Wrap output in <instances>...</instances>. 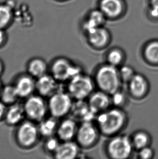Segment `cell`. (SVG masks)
<instances>
[{"label": "cell", "mask_w": 158, "mask_h": 159, "mask_svg": "<svg viewBox=\"0 0 158 159\" xmlns=\"http://www.w3.org/2000/svg\"><path fill=\"white\" fill-rule=\"evenodd\" d=\"M127 122L126 114L119 107L106 110L98 114L96 123L100 133L107 136H114L123 129Z\"/></svg>", "instance_id": "1"}, {"label": "cell", "mask_w": 158, "mask_h": 159, "mask_svg": "<svg viewBox=\"0 0 158 159\" xmlns=\"http://www.w3.org/2000/svg\"><path fill=\"white\" fill-rule=\"evenodd\" d=\"M121 82L119 69L108 63L99 67L95 73V83L100 90L109 95L119 90Z\"/></svg>", "instance_id": "2"}, {"label": "cell", "mask_w": 158, "mask_h": 159, "mask_svg": "<svg viewBox=\"0 0 158 159\" xmlns=\"http://www.w3.org/2000/svg\"><path fill=\"white\" fill-rule=\"evenodd\" d=\"M95 82L88 75L79 74L70 80L69 94L77 101L88 98L93 93Z\"/></svg>", "instance_id": "3"}, {"label": "cell", "mask_w": 158, "mask_h": 159, "mask_svg": "<svg viewBox=\"0 0 158 159\" xmlns=\"http://www.w3.org/2000/svg\"><path fill=\"white\" fill-rule=\"evenodd\" d=\"M132 140L126 135H114L107 145V152L112 159H126L132 153Z\"/></svg>", "instance_id": "4"}, {"label": "cell", "mask_w": 158, "mask_h": 159, "mask_svg": "<svg viewBox=\"0 0 158 159\" xmlns=\"http://www.w3.org/2000/svg\"><path fill=\"white\" fill-rule=\"evenodd\" d=\"M99 130L92 121L82 122L77 128L76 139L77 144L83 148L93 146L98 141Z\"/></svg>", "instance_id": "5"}, {"label": "cell", "mask_w": 158, "mask_h": 159, "mask_svg": "<svg viewBox=\"0 0 158 159\" xmlns=\"http://www.w3.org/2000/svg\"><path fill=\"white\" fill-rule=\"evenodd\" d=\"M71 95L59 92L51 95L49 102L50 111L54 117H60L70 111L73 106Z\"/></svg>", "instance_id": "6"}, {"label": "cell", "mask_w": 158, "mask_h": 159, "mask_svg": "<svg viewBox=\"0 0 158 159\" xmlns=\"http://www.w3.org/2000/svg\"><path fill=\"white\" fill-rule=\"evenodd\" d=\"M52 73L55 79L59 81L71 80L81 73L80 67L72 64L69 60L60 58L56 60L52 66Z\"/></svg>", "instance_id": "7"}, {"label": "cell", "mask_w": 158, "mask_h": 159, "mask_svg": "<svg viewBox=\"0 0 158 159\" xmlns=\"http://www.w3.org/2000/svg\"><path fill=\"white\" fill-rule=\"evenodd\" d=\"M111 95L103 91L92 93L88 97V104L90 109L94 114H99L109 109L112 104Z\"/></svg>", "instance_id": "8"}, {"label": "cell", "mask_w": 158, "mask_h": 159, "mask_svg": "<svg viewBox=\"0 0 158 159\" xmlns=\"http://www.w3.org/2000/svg\"><path fill=\"white\" fill-rule=\"evenodd\" d=\"M27 115L35 120H41L45 116L46 107L41 97L33 96L27 101L24 107Z\"/></svg>", "instance_id": "9"}, {"label": "cell", "mask_w": 158, "mask_h": 159, "mask_svg": "<svg viewBox=\"0 0 158 159\" xmlns=\"http://www.w3.org/2000/svg\"><path fill=\"white\" fill-rule=\"evenodd\" d=\"M37 133V129L34 124L30 122L24 123L20 126L17 132L18 140L24 146H30L36 141Z\"/></svg>", "instance_id": "10"}, {"label": "cell", "mask_w": 158, "mask_h": 159, "mask_svg": "<svg viewBox=\"0 0 158 159\" xmlns=\"http://www.w3.org/2000/svg\"><path fill=\"white\" fill-rule=\"evenodd\" d=\"M128 84L130 94L137 98L144 97L148 91L147 80L144 76L140 74H135Z\"/></svg>", "instance_id": "11"}, {"label": "cell", "mask_w": 158, "mask_h": 159, "mask_svg": "<svg viewBox=\"0 0 158 159\" xmlns=\"http://www.w3.org/2000/svg\"><path fill=\"white\" fill-rule=\"evenodd\" d=\"M87 33L88 41L90 44L94 48H104L109 42L108 33L101 27L93 29Z\"/></svg>", "instance_id": "12"}, {"label": "cell", "mask_w": 158, "mask_h": 159, "mask_svg": "<svg viewBox=\"0 0 158 159\" xmlns=\"http://www.w3.org/2000/svg\"><path fill=\"white\" fill-rule=\"evenodd\" d=\"M77 143L71 141H64L60 144L55 152L56 158L59 159H74L79 155V147Z\"/></svg>", "instance_id": "13"}, {"label": "cell", "mask_w": 158, "mask_h": 159, "mask_svg": "<svg viewBox=\"0 0 158 159\" xmlns=\"http://www.w3.org/2000/svg\"><path fill=\"white\" fill-rule=\"evenodd\" d=\"M77 128L75 120L72 119L65 120L58 127L59 137L64 141H71L76 136Z\"/></svg>", "instance_id": "14"}, {"label": "cell", "mask_w": 158, "mask_h": 159, "mask_svg": "<svg viewBox=\"0 0 158 159\" xmlns=\"http://www.w3.org/2000/svg\"><path fill=\"white\" fill-rule=\"evenodd\" d=\"M36 88L43 96L53 95L57 88V83L55 78L45 75L39 78Z\"/></svg>", "instance_id": "15"}, {"label": "cell", "mask_w": 158, "mask_h": 159, "mask_svg": "<svg viewBox=\"0 0 158 159\" xmlns=\"http://www.w3.org/2000/svg\"><path fill=\"white\" fill-rule=\"evenodd\" d=\"M122 3L121 0H101V11L108 17L118 16L122 11Z\"/></svg>", "instance_id": "16"}, {"label": "cell", "mask_w": 158, "mask_h": 159, "mask_svg": "<svg viewBox=\"0 0 158 159\" xmlns=\"http://www.w3.org/2000/svg\"><path fill=\"white\" fill-rule=\"evenodd\" d=\"M71 111H72L76 118L85 121H92L95 114L90 109L87 102H84L83 100H79L76 104H73Z\"/></svg>", "instance_id": "17"}, {"label": "cell", "mask_w": 158, "mask_h": 159, "mask_svg": "<svg viewBox=\"0 0 158 159\" xmlns=\"http://www.w3.org/2000/svg\"><path fill=\"white\" fill-rule=\"evenodd\" d=\"M15 87L19 97H25L32 93L36 84L32 78L24 76L20 78Z\"/></svg>", "instance_id": "18"}, {"label": "cell", "mask_w": 158, "mask_h": 159, "mask_svg": "<svg viewBox=\"0 0 158 159\" xmlns=\"http://www.w3.org/2000/svg\"><path fill=\"white\" fill-rule=\"evenodd\" d=\"M104 22L105 15L101 11H93L83 25V28L88 32L93 29L101 27V25L104 23Z\"/></svg>", "instance_id": "19"}, {"label": "cell", "mask_w": 158, "mask_h": 159, "mask_svg": "<svg viewBox=\"0 0 158 159\" xmlns=\"http://www.w3.org/2000/svg\"><path fill=\"white\" fill-rule=\"evenodd\" d=\"M146 60L151 64H158V41H151L143 51Z\"/></svg>", "instance_id": "20"}, {"label": "cell", "mask_w": 158, "mask_h": 159, "mask_svg": "<svg viewBox=\"0 0 158 159\" xmlns=\"http://www.w3.org/2000/svg\"><path fill=\"white\" fill-rule=\"evenodd\" d=\"M46 70V64L40 59H33L28 65V71L30 75L36 77L40 78L45 75Z\"/></svg>", "instance_id": "21"}, {"label": "cell", "mask_w": 158, "mask_h": 159, "mask_svg": "<svg viewBox=\"0 0 158 159\" xmlns=\"http://www.w3.org/2000/svg\"><path fill=\"white\" fill-rule=\"evenodd\" d=\"M131 140L134 148L139 151L146 147L149 146L150 135L145 131H139L134 134Z\"/></svg>", "instance_id": "22"}, {"label": "cell", "mask_w": 158, "mask_h": 159, "mask_svg": "<svg viewBox=\"0 0 158 159\" xmlns=\"http://www.w3.org/2000/svg\"><path fill=\"white\" fill-rule=\"evenodd\" d=\"M25 112L24 109L19 105H14L9 109L7 114V120L11 125H15L22 120Z\"/></svg>", "instance_id": "23"}, {"label": "cell", "mask_w": 158, "mask_h": 159, "mask_svg": "<svg viewBox=\"0 0 158 159\" xmlns=\"http://www.w3.org/2000/svg\"><path fill=\"white\" fill-rule=\"evenodd\" d=\"M12 17V7L8 4H0V28L3 29L9 25Z\"/></svg>", "instance_id": "24"}, {"label": "cell", "mask_w": 158, "mask_h": 159, "mask_svg": "<svg viewBox=\"0 0 158 159\" xmlns=\"http://www.w3.org/2000/svg\"><path fill=\"white\" fill-rule=\"evenodd\" d=\"M124 60V54L121 50L114 48L110 50L107 55V63L114 66H119Z\"/></svg>", "instance_id": "25"}, {"label": "cell", "mask_w": 158, "mask_h": 159, "mask_svg": "<svg viewBox=\"0 0 158 159\" xmlns=\"http://www.w3.org/2000/svg\"><path fill=\"white\" fill-rule=\"evenodd\" d=\"M57 124L56 120L54 118H49L41 123L39 130L43 135L50 136L55 132Z\"/></svg>", "instance_id": "26"}, {"label": "cell", "mask_w": 158, "mask_h": 159, "mask_svg": "<svg viewBox=\"0 0 158 159\" xmlns=\"http://www.w3.org/2000/svg\"><path fill=\"white\" fill-rule=\"evenodd\" d=\"M19 97L15 86H7L3 89L2 93L3 101L6 103H11Z\"/></svg>", "instance_id": "27"}, {"label": "cell", "mask_w": 158, "mask_h": 159, "mask_svg": "<svg viewBox=\"0 0 158 159\" xmlns=\"http://www.w3.org/2000/svg\"><path fill=\"white\" fill-rule=\"evenodd\" d=\"M119 72L122 82L127 83L135 74L132 67L129 66H122L119 69Z\"/></svg>", "instance_id": "28"}, {"label": "cell", "mask_w": 158, "mask_h": 159, "mask_svg": "<svg viewBox=\"0 0 158 159\" xmlns=\"http://www.w3.org/2000/svg\"><path fill=\"white\" fill-rule=\"evenodd\" d=\"M111 96L112 104L116 106V107H120L126 102L125 95L120 90L112 95Z\"/></svg>", "instance_id": "29"}, {"label": "cell", "mask_w": 158, "mask_h": 159, "mask_svg": "<svg viewBox=\"0 0 158 159\" xmlns=\"http://www.w3.org/2000/svg\"><path fill=\"white\" fill-rule=\"evenodd\" d=\"M154 155V152L151 147L147 146L139 151L140 158L143 159H151Z\"/></svg>", "instance_id": "30"}, {"label": "cell", "mask_w": 158, "mask_h": 159, "mask_svg": "<svg viewBox=\"0 0 158 159\" xmlns=\"http://www.w3.org/2000/svg\"><path fill=\"white\" fill-rule=\"evenodd\" d=\"M59 145L60 144L59 143L58 140L54 138L49 139L46 143V147L48 150L50 152H54V153L55 152Z\"/></svg>", "instance_id": "31"}, {"label": "cell", "mask_w": 158, "mask_h": 159, "mask_svg": "<svg viewBox=\"0 0 158 159\" xmlns=\"http://www.w3.org/2000/svg\"><path fill=\"white\" fill-rule=\"evenodd\" d=\"M152 9L150 13L153 17H158V0H151Z\"/></svg>", "instance_id": "32"}, {"label": "cell", "mask_w": 158, "mask_h": 159, "mask_svg": "<svg viewBox=\"0 0 158 159\" xmlns=\"http://www.w3.org/2000/svg\"><path fill=\"white\" fill-rule=\"evenodd\" d=\"M4 38H5V34L3 29L0 28V45L3 43L4 41Z\"/></svg>", "instance_id": "33"}, {"label": "cell", "mask_w": 158, "mask_h": 159, "mask_svg": "<svg viewBox=\"0 0 158 159\" xmlns=\"http://www.w3.org/2000/svg\"><path fill=\"white\" fill-rule=\"evenodd\" d=\"M5 110V107L3 104L0 102V118H1L2 115H3Z\"/></svg>", "instance_id": "34"}, {"label": "cell", "mask_w": 158, "mask_h": 159, "mask_svg": "<svg viewBox=\"0 0 158 159\" xmlns=\"http://www.w3.org/2000/svg\"><path fill=\"white\" fill-rule=\"evenodd\" d=\"M2 69H3V66H2V62L0 61V73H1V72H2Z\"/></svg>", "instance_id": "35"}]
</instances>
